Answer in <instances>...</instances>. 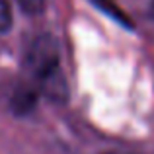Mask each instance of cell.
<instances>
[{
    "mask_svg": "<svg viewBox=\"0 0 154 154\" xmlns=\"http://www.w3.org/2000/svg\"><path fill=\"white\" fill-rule=\"evenodd\" d=\"M29 68L35 76L41 80H49L57 70V53L55 47L49 45L47 39H41L37 45L31 49L29 55Z\"/></svg>",
    "mask_w": 154,
    "mask_h": 154,
    "instance_id": "1",
    "label": "cell"
},
{
    "mask_svg": "<svg viewBox=\"0 0 154 154\" xmlns=\"http://www.w3.org/2000/svg\"><path fill=\"white\" fill-rule=\"evenodd\" d=\"M18 4L27 14H39L45 8V0H18Z\"/></svg>",
    "mask_w": 154,
    "mask_h": 154,
    "instance_id": "2",
    "label": "cell"
},
{
    "mask_svg": "<svg viewBox=\"0 0 154 154\" xmlns=\"http://www.w3.org/2000/svg\"><path fill=\"white\" fill-rule=\"evenodd\" d=\"M12 26V12L6 0H0V31H6Z\"/></svg>",
    "mask_w": 154,
    "mask_h": 154,
    "instance_id": "3",
    "label": "cell"
},
{
    "mask_svg": "<svg viewBox=\"0 0 154 154\" xmlns=\"http://www.w3.org/2000/svg\"><path fill=\"white\" fill-rule=\"evenodd\" d=\"M105 154H137V152H125V150H115V152H105Z\"/></svg>",
    "mask_w": 154,
    "mask_h": 154,
    "instance_id": "4",
    "label": "cell"
},
{
    "mask_svg": "<svg viewBox=\"0 0 154 154\" xmlns=\"http://www.w3.org/2000/svg\"><path fill=\"white\" fill-rule=\"evenodd\" d=\"M150 16L154 18V0H152V4H150Z\"/></svg>",
    "mask_w": 154,
    "mask_h": 154,
    "instance_id": "5",
    "label": "cell"
}]
</instances>
